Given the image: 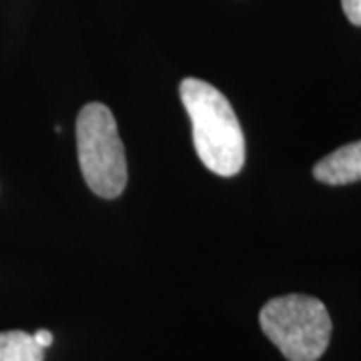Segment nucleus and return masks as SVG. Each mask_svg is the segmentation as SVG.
Masks as SVG:
<instances>
[{
    "mask_svg": "<svg viewBox=\"0 0 361 361\" xmlns=\"http://www.w3.org/2000/svg\"><path fill=\"white\" fill-rule=\"evenodd\" d=\"M179 94L201 163L219 177L237 175L245 165V135L227 97L201 78H185Z\"/></svg>",
    "mask_w": 361,
    "mask_h": 361,
    "instance_id": "f257e3e1",
    "label": "nucleus"
},
{
    "mask_svg": "<svg viewBox=\"0 0 361 361\" xmlns=\"http://www.w3.org/2000/svg\"><path fill=\"white\" fill-rule=\"evenodd\" d=\"M77 151L80 173L90 191L115 199L127 187V157L111 109L89 103L77 118Z\"/></svg>",
    "mask_w": 361,
    "mask_h": 361,
    "instance_id": "f03ea898",
    "label": "nucleus"
},
{
    "mask_svg": "<svg viewBox=\"0 0 361 361\" xmlns=\"http://www.w3.org/2000/svg\"><path fill=\"white\" fill-rule=\"evenodd\" d=\"M263 334L289 361H317L331 339V317L319 299L283 295L259 313Z\"/></svg>",
    "mask_w": 361,
    "mask_h": 361,
    "instance_id": "7ed1b4c3",
    "label": "nucleus"
},
{
    "mask_svg": "<svg viewBox=\"0 0 361 361\" xmlns=\"http://www.w3.org/2000/svg\"><path fill=\"white\" fill-rule=\"evenodd\" d=\"M313 177L325 185H349L361 180V141L349 142L323 157L313 167Z\"/></svg>",
    "mask_w": 361,
    "mask_h": 361,
    "instance_id": "20e7f679",
    "label": "nucleus"
},
{
    "mask_svg": "<svg viewBox=\"0 0 361 361\" xmlns=\"http://www.w3.org/2000/svg\"><path fill=\"white\" fill-rule=\"evenodd\" d=\"M44 349L26 331L0 334V361H42Z\"/></svg>",
    "mask_w": 361,
    "mask_h": 361,
    "instance_id": "39448f33",
    "label": "nucleus"
},
{
    "mask_svg": "<svg viewBox=\"0 0 361 361\" xmlns=\"http://www.w3.org/2000/svg\"><path fill=\"white\" fill-rule=\"evenodd\" d=\"M343 13L349 18V23L361 26V0H341Z\"/></svg>",
    "mask_w": 361,
    "mask_h": 361,
    "instance_id": "423d86ee",
    "label": "nucleus"
},
{
    "mask_svg": "<svg viewBox=\"0 0 361 361\" xmlns=\"http://www.w3.org/2000/svg\"><path fill=\"white\" fill-rule=\"evenodd\" d=\"M32 337H35V341H37L42 349H47L49 345H52V341H54L52 334L51 331H47V329H39V331H37Z\"/></svg>",
    "mask_w": 361,
    "mask_h": 361,
    "instance_id": "0eeeda50",
    "label": "nucleus"
}]
</instances>
